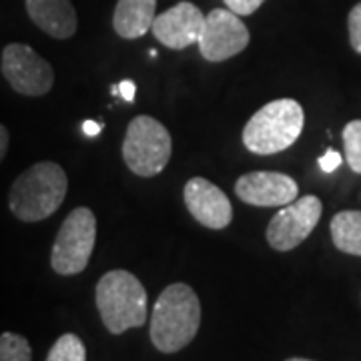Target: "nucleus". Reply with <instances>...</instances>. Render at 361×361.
I'll return each instance as SVG.
<instances>
[{
  "label": "nucleus",
  "mask_w": 361,
  "mask_h": 361,
  "mask_svg": "<svg viewBox=\"0 0 361 361\" xmlns=\"http://www.w3.org/2000/svg\"><path fill=\"white\" fill-rule=\"evenodd\" d=\"M201 327V301L187 283L163 289L151 315V341L161 353L185 349Z\"/></svg>",
  "instance_id": "f257e3e1"
},
{
  "label": "nucleus",
  "mask_w": 361,
  "mask_h": 361,
  "mask_svg": "<svg viewBox=\"0 0 361 361\" xmlns=\"http://www.w3.org/2000/svg\"><path fill=\"white\" fill-rule=\"evenodd\" d=\"M66 191L65 169L52 161H42L16 177L8 193V207L16 219L37 223L59 211Z\"/></svg>",
  "instance_id": "f03ea898"
},
{
  "label": "nucleus",
  "mask_w": 361,
  "mask_h": 361,
  "mask_svg": "<svg viewBox=\"0 0 361 361\" xmlns=\"http://www.w3.org/2000/svg\"><path fill=\"white\" fill-rule=\"evenodd\" d=\"M94 301L103 325L113 336L142 327L147 322V291L130 271L104 273L94 289Z\"/></svg>",
  "instance_id": "7ed1b4c3"
},
{
  "label": "nucleus",
  "mask_w": 361,
  "mask_h": 361,
  "mask_svg": "<svg viewBox=\"0 0 361 361\" xmlns=\"http://www.w3.org/2000/svg\"><path fill=\"white\" fill-rule=\"evenodd\" d=\"M305 127L303 106L293 99H277L261 106L243 129V142L255 155H275L289 149Z\"/></svg>",
  "instance_id": "20e7f679"
},
{
  "label": "nucleus",
  "mask_w": 361,
  "mask_h": 361,
  "mask_svg": "<svg viewBox=\"0 0 361 361\" xmlns=\"http://www.w3.org/2000/svg\"><path fill=\"white\" fill-rule=\"evenodd\" d=\"M171 153V133L163 123L149 115H139L130 121L123 141V159L135 175H159L167 167Z\"/></svg>",
  "instance_id": "39448f33"
},
{
  "label": "nucleus",
  "mask_w": 361,
  "mask_h": 361,
  "mask_svg": "<svg viewBox=\"0 0 361 361\" xmlns=\"http://www.w3.org/2000/svg\"><path fill=\"white\" fill-rule=\"evenodd\" d=\"M97 241V217L89 207L73 209L56 233L51 251L54 273L71 277L87 269Z\"/></svg>",
  "instance_id": "423d86ee"
},
{
  "label": "nucleus",
  "mask_w": 361,
  "mask_h": 361,
  "mask_svg": "<svg viewBox=\"0 0 361 361\" xmlns=\"http://www.w3.org/2000/svg\"><path fill=\"white\" fill-rule=\"evenodd\" d=\"M323 205L319 197L305 195L293 203L281 207L267 225V243L275 251H293L299 247L322 219Z\"/></svg>",
  "instance_id": "0eeeda50"
},
{
  "label": "nucleus",
  "mask_w": 361,
  "mask_h": 361,
  "mask_svg": "<svg viewBox=\"0 0 361 361\" xmlns=\"http://www.w3.org/2000/svg\"><path fill=\"white\" fill-rule=\"evenodd\" d=\"M2 75L18 94L44 97L54 85L52 66L30 47L13 42L2 51Z\"/></svg>",
  "instance_id": "6e6552de"
},
{
  "label": "nucleus",
  "mask_w": 361,
  "mask_h": 361,
  "mask_svg": "<svg viewBox=\"0 0 361 361\" xmlns=\"http://www.w3.org/2000/svg\"><path fill=\"white\" fill-rule=\"evenodd\" d=\"M249 28L239 14L229 8H215L205 16V25L199 37V52L209 63H223L243 52L249 44Z\"/></svg>",
  "instance_id": "1a4fd4ad"
},
{
  "label": "nucleus",
  "mask_w": 361,
  "mask_h": 361,
  "mask_svg": "<svg viewBox=\"0 0 361 361\" xmlns=\"http://www.w3.org/2000/svg\"><path fill=\"white\" fill-rule=\"evenodd\" d=\"M237 197L253 207H285L299 197V187L289 175L277 171H253L235 183Z\"/></svg>",
  "instance_id": "9d476101"
},
{
  "label": "nucleus",
  "mask_w": 361,
  "mask_h": 361,
  "mask_svg": "<svg viewBox=\"0 0 361 361\" xmlns=\"http://www.w3.org/2000/svg\"><path fill=\"white\" fill-rule=\"evenodd\" d=\"M183 199L189 213L197 223L207 229H225L233 221V205L229 197L219 187L203 177H193L187 180L183 189Z\"/></svg>",
  "instance_id": "9b49d317"
},
{
  "label": "nucleus",
  "mask_w": 361,
  "mask_h": 361,
  "mask_svg": "<svg viewBox=\"0 0 361 361\" xmlns=\"http://www.w3.org/2000/svg\"><path fill=\"white\" fill-rule=\"evenodd\" d=\"M205 25V14L193 2H179L169 11L155 16L153 20V35L155 39L173 51H183L199 42L201 30Z\"/></svg>",
  "instance_id": "f8f14e48"
},
{
  "label": "nucleus",
  "mask_w": 361,
  "mask_h": 361,
  "mask_svg": "<svg viewBox=\"0 0 361 361\" xmlns=\"http://www.w3.org/2000/svg\"><path fill=\"white\" fill-rule=\"evenodd\" d=\"M26 13L52 39L66 40L77 32V11L71 0H26Z\"/></svg>",
  "instance_id": "ddd939ff"
},
{
  "label": "nucleus",
  "mask_w": 361,
  "mask_h": 361,
  "mask_svg": "<svg viewBox=\"0 0 361 361\" xmlns=\"http://www.w3.org/2000/svg\"><path fill=\"white\" fill-rule=\"evenodd\" d=\"M157 0H118L113 26L121 39L135 40L145 37L155 20Z\"/></svg>",
  "instance_id": "4468645a"
},
{
  "label": "nucleus",
  "mask_w": 361,
  "mask_h": 361,
  "mask_svg": "<svg viewBox=\"0 0 361 361\" xmlns=\"http://www.w3.org/2000/svg\"><path fill=\"white\" fill-rule=\"evenodd\" d=\"M334 245L353 257H361V211H339L331 219Z\"/></svg>",
  "instance_id": "2eb2a0df"
},
{
  "label": "nucleus",
  "mask_w": 361,
  "mask_h": 361,
  "mask_svg": "<svg viewBox=\"0 0 361 361\" xmlns=\"http://www.w3.org/2000/svg\"><path fill=\"white\" fill-rule=\"evenodd\" d=\"M47 361H87V348L78 336L65 334L54 341Z\"/></svg>",
  "instance_id": "dca6fc26"
},
{
  "label": "nucleus",
  "mask_w": 361,
  "mask_h": 361,
  "mask_svg": "<svg viewBox=\"0 0 361 361\" xmlns=\"http://www.w3.org/2000/svg\"><path fill=\"white\" fill-rule=\"evenodd\" d=\"M0 361H32V349L25 336L4 331L0 336Z\"/></svg>",
  "instance_id": "f3484780"
},
{
  "label": "nucleus",
  "mask_w": 361,
  "mask_h": 361,
  "mask_svg": "<svg viewBox=\"0 0 361 361\" xmlns=\"http://www.w3.org/2000/svg\"><path fill=\"white\" fill-rule=\"evenodd\" d=\"M343 151L351 171L361 175V118L349 121L343 127Z\"/></svg>",
  "instance_id": "a211bd4d"
},
{
  "label": "nucleus",
  "mask_w": 361,
  "mask_h": 361,
  "mask_svg": "<svg viewBox=\"0 0 361 361\" xmlns=\"http://www.w3.org/2000/svg\"><path fill=\"white\" fill-rule=\"evenodd\" d=\"M348 28L351 49L357 54H361V2L351 8V13L348 16Z\"/></svg>",
  "instance_id": "6ab92c4d"
},
{
  "label": "nucleus",
  "mask_w": 361,
  "mask_h": 361,
  "mask_svg": "<svg viewBox=\"0 0 361 361\" xmlns=\"http://www.w3.org/2000/svg\"><path fill=\"white\" fill-rule=\"evenodd\" d=\"M263 2H265V0H225L227 8H229L231 13L239 14V16H249V14H253L255 11L261 8Z\"/></svg>",
  "instance_id": "aec40b11"
},
{
  "label": "nucleus",
  "mask_w": 361,
  "mask_h": 361,
  "mask_svg": "<svg viewBox=\"0 0 361 361\" xmlns=\"http://www.w3.org/2000/svg\"><path fill=\"white\" fill-rule=\"evenodd\" d=\"M341 165V155L334 151V149H327L325 155L319 159V167H322L323 173H334L337 171V167Z\"/></svg>",
  "instance_id": "412c9836"
},
{
  "label": "nucleus",
  "mask_w": 361,
  "mask_h": 361,
  "mask_svg": "<svg viewBox=\"0 0 361 361\" xmlns=\"http://www.w3.org/2000/svg\"><path fill=\"white\" fill-rule=\"evenodd\" d=\"M118 92H121V97L127 103H133L135 101V94H137V87H135L133 80H123V82H118Z\"/></svg>",
  "instance_id": "4be33fe9"
},
{
  "label": "nucleus",
  "mask_w": 361,
  "mask_h": 361,
  "mask_svg": "<svg viewBox=\"0 0 361 361\" xmlns=\"http://www.w3.org/2000/svg\"><path fill=\"white\" fill-rule=\"evenodd\" d=\"M8 142H11V133L4 125H0V163L8 153Z\"/></svg>",
  "instance_id": "5701e85b"
},
{
  "label": "nucleus",
  "mask_w": 361,
  "mask_h": 361,
  "mask_svg": "<svg viewBox=\"0 0 361 361\" xmlns=\"http://www.w3.org/2000/svg\"><path fill=\"white\" fill-rule=\"evenodd\" d=\"M103 129V125H99V123H94V121H85L82 123V133L85 135H89V137H97L99 133Z\"/></svg>",
  "instance_id": "b1692460"
},
{
  "label": "nucleus",
  "mask_w": 361,
  "mask_h": 361,
  "mask_svg": "<svg viewBox=\"0 0 361 361\" xmlns=\"http://www.w3.org/2000/svg\"><path fill=\"white\" fill-rule=\"evenodd\" d=\"M285 361H313V360H305V357H289V360Z\"/></svg>",
  "instance_id": "393cba45"
},
{
  "label": "nucleus",
  "mask_w": 361,
  "mask_h": 361,
  "mask_svg": "<svg viewBox=\"0 0 361 361\" xmlns=\"http://www.w3.org/2000/svg\"><path fill=\"white\" fill-rule=\"evenodd\" d=\"M111 92H113L115 97H118V94H121V92H118V85H115V87H113V90H111Z\"/></svg>",
  "instance_id": "a878e982"
}]
</instances>
